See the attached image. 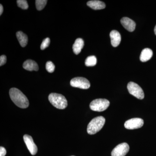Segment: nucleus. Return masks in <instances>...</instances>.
Returning <instances> with one entry per match:
<instances>
[{
	"label": "nucleus",
	"mask_w": 156,
	"mask_h": 156,
	"mask_svg": "<svg viewBox=\"0 0 156 156\" xmlns=\"http://www.w3.org/2000/svg\"><path fill=\"white\" fill-rule=\"evenodd\" d=\"M23 138L26 145L27 147L30 152L33 155H35L37 152V147L34 142L32 136L27 134H25L23 136Z\"/></svg>",
	"instance_id": "nucleus-9"
},
{
	"label": "nucleus",
	"mask_w": 156,
	"mask_h": 156,
	"mask_svg": "<svg viewBox=\"0 0 156 156\" xmlns=\"http://www.w3.org/2000/svg\"></svg>",
	"instance_id": "nucleus-26"
},
{
	"label": "nucleus",
	"mask_w": 156,
	"mask_h": 156,
	"mask_svg": "<svg viewBox=\"0 0 156 156\" xmlns=\"http://www.w3.org/2000/svg\"><path fill=\"white\" fill-rule=\"evenodd\" d=\"M48 1L46 0H36V6L37 10L41 11L47 5Z\"/></svg>",
	"instance_id": "nucleus-18"
},
{
	"label": "nucleus",
	"mask_w": 156,
	"mask_h": 156,
	"mask_svg": "<svg viewBox=\"0 0 156 156\" xmlns=\"http://www.w3.org/2000/svg\"><path fill=\"white\" fill-rule=\"evenodd\" d=\"M6 154V150L5 149L2 147H0V156H5Z\"/></svg>",
	"instance_id": "nucleus-23"
},
{
	"label": "nucleus",
	"mask_w": 156,
	"mask_h": 156,
	"mask_svg": "<svg viewBox=\"0 0 156 156\" xmlns=\"http://www.w3.org/2000/svg\"><path fill=\"white\" fill-rule=\"evenodd\" d=\"M16 36L21 47L24 48L26 46L28 42V37L26 34L22 32L18 31L16 33Z\"/></svg>",
	"instance_id": "nucleus-16"
},
{
	"label": "nucleus",
	"mask_w": 156,
	"mask_h": 156,
	"mask_svg": "<svg viewBox=\"0 0 156 156\" xmlns=\"http://www.w3.org/2000/svg\"><path fill=\"white\" fill-rule=\"evenodd\" d=\"M97 63V58L94 56H88L85 61V65L87 66H93Z\"/></svg>",
	"instance_id": "nucleus-17"
},
{
	"label": "nucleus",
	"mask_w": 156,
	"mask_h": 156,
	"mask_svg": "<svg viewBox=\"0 0 156 156\" xmlns=\"http://www.w3.org/2000/svg\"><path fill=\"white\" fill-rule=\"evenodd\" d=\"M109 105V101L107 99L98 98L92 101L89 106L92 111L100 112L106 110Z\"/></svg>",
	"instance_id": "nucleus-4"
},
{
	"label": "nucleus",
	"mask_w": 156,
	"mask_h": 156,
	"mask_svg": "<svg viewBox=\"0 0 156 156\" xmlns=\"http://www.w3.org/2000/svg\"><path fill=\"white\" fill-rule=\"evenodd\" d=\"M105 119L103 117L98 116L91 120L87 127V132L89 134L97 133L103 128Z\"/></svg>",
	"instance_id": "nucleus-3"
},
{
	"label": "nucleus",
	"mask_w": 156,
	"mask_h": 156,
	"mask_svg": "<svg viewBox=\"0 0 156 156\" xmlns=\"http://www.w3.org/2000/svg\"><path fill=\"white\" fill-rule=\"evenodd\" d=\"M130 94L139 99H143L144 97L143 90L139 85L134 82H130L127 86Z\"/></svg>",
	"instance_id": "nucleus-5"
},
{
	"label": "nucleus",
	"mask_w": 156,
	"mask_h": 156,
	"mask_svg": "<svg viewBox=\"0 0 156 156\" xmlns=\"http://www.w3.org/2000/svg\"><path fill=\"white\" fill-rule=\"evenodd\" d=\"M143 120L140 118H134L126 121L125 123V128L133 130L141 128L144 125Z\"/></svg>",
	"instance_id": "nucleus-8"
},
{
	"label": "nucleus",
	"mask_w": 156,
	"mask_h": 156,
	"mask_svg": "<svg viewBox=\"0 0 156 156\" xmlns=\"http://www.w3.org/2000/svg\"><path fill=\"white\" fill-rule=\"evenodd\" d=\"M3 10H4V9H3V6L1 4L0 5V15H1L2 14Z\"/></svg>",
	"instance_id": "nucleus-24"
},
{
	"label": "nucleus",
	"mask_w": 156,
	"mask_h": 156,
	"mask_svg": "<svg viewBox=\"0 0 156 156\" xmlns=\"http://www.w3.org/2000/svg\"><path fill=\"white\" fill-rule=\"evenodd\" d=\"M17 6L23 10L28 9L29 5L27 1L25 0H17Z\"/></svg>",
	"instance_id": "nucleus-19"
},
{
	"label": "nucleus",
	"mask_w": 156,
	"mask_h": 156,
	"mask_svg": "<svg viewBox=\"0 0 156 156\" xmlns=\"http://www.w3.org/2000/svg\"><path fill=\"white\" fill-rule=\"evenodd\" d=\"M51 104L59 109H63L67 106L68 102L66 98L61 94L52 93L48 97Z\"/></svg>",
	"instance_id": "nucleus-2"
},
{
	"label": "nucleus",
	"mask_w": 156,
	"mask_h": 156,
	"mask_svg": "<svg viewBox=\"0 0 156 156\" xmlns=\"http://www.w3.org/2000/svg\"><path fill=\"white\" fill-rule=\"evenodd\" d=\"M50 40L49 38H46V39H44L43 42H42L41 44V50H44L46 48H48L50 45Z\"/></svg>",
	"instance_id": "nucleus-21"
},
{
	"label": "nucleus",
	"mask_w": 156,
	"mask_h": 156,
	"mask_svg": "<svg viewBox=\"0 0 156 156\" xmlns=\"http://www.w3.org/2000/svg\"><path fill=\"white\" fill-rule=\"evenodd\" d=\"M55 65L51 61L47 62L46 65V68L48 72L52 73L55 70Z\"/></svg>",
	"instance_id": "nucleus-20"
},
{
	"label": "nucleus",
	"mask_w": 156,
	"mask_h": 156,
	"mask_svg": "<svg viewBox=\"0 0 156 156\" xmlns=\"http://www.w3.org/2000/svg\"><path fill=\"white\" fill-rule=\"evenodd\" d=\"M23 68L27 70L32 71L38 70L39 67L37 62L34 60L28 59L24 62L23 65Z\"/></svg>",
	"instance_id": "nucleus-12"
},
{
	"label": "nucleus",
	"mask_w": 156,
	"mask_h": 156,
	"mask_svg": "<svg viewBox=\"0 0 156 156\" xmlns=\"http://www.w3.org/2000/svg\"><path fill=\"white\" fill-rule=\"evenodd\" d=\"M87 5L94 10H101L105 8V5L103 2L100 1H90L87 3Z\"/></svg>",
	"instance_id": "nucleus-13"
},
{
	"label": "nucleus",
	"mask_w": 156,
	"mask_h": 156,
	"mask_svg": "<svg viewBox=\"0 0 156 156\" xmlns=\"http://www.w3.org/2000/svg\"><path fill=\"white\" fill-rule=\"evenodd\" d=\"M129 151V146L126 143L117 145L112 151V156H125Z\"/></svg>",
	"instance_id": "nucleus-7"
},
{
	"label": "nucleus",
	"mask_w": 156,
	"mask_h": 156,
	"mask_svg": "<svg viewBox=\"0 0 156 156\" xmlns=\"http://www.w3.org/2000/svg\"><path fill=\"white\" fill-rule=\"evenodd\" d=\"M72 87L79 88L81 89H88L90 87V82L86 78L83 77H76L70 81Z\"/></svg>",
	"instance_id": "nucleus-6"
},
{
	"label": "nucleus",
	"mask_w": 156,
	"mask_h": 156,
	"mask_svg": "<svg viewBox=\"0 0 156 156\" xmlns=\"http://www.w3.org/2000/svg\"><path fill=\"white\" fill-rule=\"evenodd\" d=\"M111 44L114 47H117L119 45L121 41V34L118 31L113 30L110 34Z\"/></svg>",
	"instance_id": "nucleus-11"
},
{
	"label": "nucleus",
	"mask_w": 156,
	"mask_h": 156,
	"mask_svg": "<svg viewBox=\"0 0 156 156\" xmlns=\"http://www.w3.org/2000/svg\"><path fill=\"white\" fill-rule=\"evenodd\" d=\"M84 45V42L83 39H77L73 46V51L75 54L78 55L80 53L81 50L83 48Z\"/></svg>",
	"instance_id": "nucleus-15"
},
{
	"label": "nucleus",
	"mask_w": 156,
	"mask_h": 156,
	"mask_svg": "<svg viewBox=\"0 0 156 156\" xmlns=\"http://www.w3.org/2000/svg\"><path fill=\"white\" fill-rule=\"evenodd\" d=\"M121 23L123 26L128 31L133 32L135 30L136 23L128 17H123L121 19Z\"/></svg>",
	"instance_id": "nucleus-10"
},
{
	"label": "nucleus",
	"mask_w": 156,
	"mask_h": 156,
	"mask_svg": "<svg viewBox=\"0 0 156 156\" xmlns=\"http://www.w3.org/2000/svg\"><path fill=\"white\" fill-rule=\"evenodd\" d=\"M6 61H7V57L5 55H2L0 57V66L4 65L5 64Z\"/></svg>",
	"instance_id": "nucleus-22"
},
{
	"label": "nucleus",
	"mask_w": 156,
	"mask_h": 156,
	"mask_svg": "<svg viewBox=\"0 0 156 156\" xmlns=\"http://www.w3.org/2000/svg\"><path fill=\"white\" fill-rule=\"evenodd\" d=\"M154 31L155 34L156 35V25L155 26V27L154 29Z\"/></svg>",
	"instance_id": "nucleus-25"
},
{
	"label": "nucleus",
	"mask_w": 156,
	"mask_h": 156,
	"mask_svg": "<svg viewBox=\"0 0 156 156\" xmlns=\"http://www.w3.org/2000/svg\"><path fill=\"white\" fill-rule=\"evenodd\" d=\"M9 94L11 100L17 106L22 108H26L29 106V102L27 97L19 89L11 88L9 91Z\"/></svg>",
	"instance_id": "nucleus-1"
},
{
	"label": "nucleus",
	"mask_w": 156,
	"mask_h": 156,
	"mask_svg": "<svg viewBox=\"0 0 156 156\" xmlns=\"http://www.w3.org/2000/svg\"><path fill=\"white\" fill-rule=\"evenodd\" d=\"M152 50L149 48H145L144 49L140 54V59L142 62H145L148 61L153 56Z\"/></svg>",
	"instance_id": "nucleus-14"
}]
</instances>
